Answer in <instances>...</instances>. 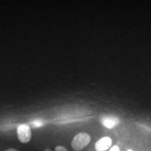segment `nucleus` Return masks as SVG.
I'll list each match as a JSON object with an SVG mask.
<instances>
[{
	"instance_id": "nucleus-1",
	"label": "nucleus",
	"mask_w": 151,
	"mask_h": 151,
	"mask_svg": "<svg viewBox=\"0 0 151 151\" xmlns=\"http://www.w3.org/2000/svg\"><path fill=\"white\" fill-rule=\"evenodd\" d=\"M91 137L86 132H80L73 137L71 141V146L76 151H80L84 149L89 144Z\"/></svg>"
},
{
	"instance_id": "nucleus-2",
	"label": "nucleus",
	"mask_w": 151,
	"mask_h": 151,
	"mask_svg": "<svg viewBox=\"0 0 151 151\" xmlns=\"http://www.w3.org/2000/svg\"><path fill=\"white\" fill-rule=\"evenodd\" d=\"M17 134L19 141L22 143L29 142L32 139V131L28 124H23L20 125L17 129Z\"/></svg>"
},
{
	"instance_id": "nucleus-3",
	"label": "nucleus",
	"mask_w": 151,
	"mask_h": 151,
	"mask_svg": "<svg viewBox=\"0 0 151 151\" xmlns=\"http://www.w3.org/2000/svg\"><path fill=\"white\" fill-rule=\"evenodd\" d=\"M100 122L104 127L111 129L120 124V120L118 117L113 115H104L100 118Z\"/></svg>"
},
{
	"instance_id": "nucleus-4",
	"label": "nucleus",
	"mask_w": 151,
	"mask_h": 151,
	"mask_svg": "<svg viewBox=\"0 0 151 151\" xmlns=\"http://www.w3.org/2000/svg\"><path fill=\"white\" fill-rule=\"evenodd\" d=\"M111 145L112 139L109 137H104L95 143L94 148L97 151H106L111 148Z\"/></svg>"
},
{
	"instance_id": "nucleus-5",
	"label": "nucleus",
	"mask_w": 151,
	"mask_h": 151,
	"mask_svg": "<svg viewBox=\"0 0 151 151\" xmlns=\"http://www.w3.org/2000/svg\"><path fill=\"white\" fill-rule=\"evenodd\" d=\"M31 124L34 127H40L43 124V122L41 120H35V121L32 122Z\"/></svg>"
},
{
	"instance_id": "nucleus-6",
	"label": "nucleus",
	"mask_w": 151,
	"mask_h": 151,
	"mask_svg": "<svg viewBox=\"0 0 151 151\" xmlns=\"http://www.w3.org/2000/svg\"><path fill=\"white\" fill-rule=\"evenodd\" d=\"M55 151H69L67 148H65V147H64L62 146H56L55 148Z\"/></svg>"
},
{
	"instance_id": "nucleus-7",
	"label": "nucleus",
	"mask_w": 151,
	"mask_h": 151,
	"mask_svg": "<svg viewBox=\"0 0 151 151\" xmlns=\"http://www.w3.org/2000/svg\"><path fill=\"white\" fill-rule=\"evenodd\" d=\"M109 151H120V147L118 146L115 145V146H113L112 148L110 149V150Z\"/></svg>"
},
{
	"instance_id": "nucleus-8",
	"label": "nucleus",
	"mask_w": 151,
	"mask_h": 151,
	"mask_svg": "<svg viewBox=\"0 0 151 151\" xmlns=\"http://www.w3.org/2000/svg\"><path fill=\"white\" fill-rule=\"evenodd\" d=\"M5 151H19V150L15 148H9V149H7V150H6Z\"/></svg>"
},
{
	"instance_id": "nucleus-9",
	"label": "nucleus",
	"mask_w": 151,
	"mask_h": 151,
	"mask_svg": "<svg viewBox=\"0 0 151 151\" xmlns=\"http://www.w3.org/2000/svg\"><path fill=\"white\" fill-rule=\"evenodd\" d=\"M43 151H52V150H50V148H46V149H45V150H43Z\"/></svg>"
},
{
	"instance_id": "nucleus-10",
	"label": "nucleus",
	"mask_w": 151,
	"mask_h": 151,
	"mask_svg": "<svg viewBox=\"0 0 151 151\" xmlns=\"http://www.w3.org/2000/svg\"><path fill=\"white\" fill-rule=\"evenodd\" d=\"M127 151H134L133 150H131V149H129V150H127Z\"/></svg>"
}]
</instances>
